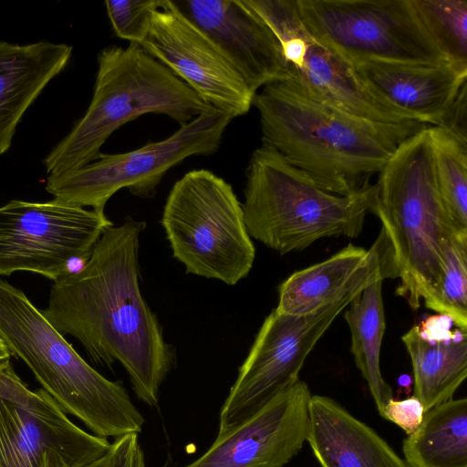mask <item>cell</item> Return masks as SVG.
<instances>
[{"label":"cell","instance_id":"44dd1931","mask_svg":"<svg viewBox=\"0 0 467 467\" xmlns=\"http://www.w3.org/2000/svg\"><path fill=\"white\" fill-rule=\"evenodd\" d=\"M72 47L47 40L18 45L0 41V155L42 90L67 65Z\"/></svg>","mask_w":467,"mask_h":467},{"label":"cell","instance_id":"ba28073f","mask_svg":"<svg viewBox=\"0 0 467 467\" xmlns=\"http://www.w3.org/2000/svg\"><path fill=\"white\" fill-rule=\"evenodd\" d=\"M233 118L213 109L183 124L171 136L127 152L104 154L78 169L49 174L46 191L54 200L76 207L105 213L108 201L118 191L151 198L166 172L185 159L217 151Z\"/></svg>","mask_w":467,"mask_h":467},{"label":"cell","instance_id":"8992f818","mask_svg":"<svg viewBox=\"0 0 467 467\" xmlns=\"http://www.w3.org/2000/svg\"><path fill=\"white\" fill-rule=\"evenodd\" d=\"M427 128L404 140L379 172L371 212L394 254L397 294L415 310L437 283L444 242L467 232L456 227L439 192Z\"/></svg>","mask_w":467,"mask_h":467},{"label":"cell","instance_id":"8fae6325","mask_svg":"<svg viewBox=\"0 0 467 467\" xmlns=\"http://www.w3.org/2000/svg\"><path fill=\"white\" fill-rule=\"evenodd\" d=\"M113 223L105 213L12 200L0 206V275L31 272L55 282L88 261Z\"/></svg>","mask_w":467,"mask_h":467},{"label":"cell","instance_id":"4316f807","mask_svg":"<svg viewBox=\"0 0 467 467\" xmlns=\"http://www.w3.org/2000/svg\"><path fill=\"white\" fill-rule=\"evenodd\" d=\"M157 0H108L106 11L112 29L120 39L140 44L150 10Z\"/></svg>","mask_w":467,"mask_h":467},{"label":"cell","instance_id":"6da1fadb","mask_svg":"<svg viewBox=\"0 0 467 467\" xmlns=\"http://www.w3.org/2000/svg\"><path fill=\"white\" fill-rule=\"evenodd\" d=\"M145 228L131 217L108 228L80 268L53 282L42 313L63 336L80 342L93 363H120L139 400L155 406L175 351L140 287Z\"/></svg>","mask_w":467,"mask_h":467},{"label":"cell","instance_id":"9a60e30c","mask_svg":"<svg viewBox=\"0 0 467 467\" xmlns=\"http://www.w3.org/2000/svg\"><path fill=\"white\" fill-rule=\"evenodd\" d=\"M311 397L298 379L182 467H284L307 440Z\"/></svg>","mask_w":467,"mask_h":467},{"label":"cell","instance_id":"52a82bcc","mask_svg":"<svg viewBox=\"0 0 467 467\" xmlns=\"http://www.w3.org/2000/svg\"><path fill=\"white\" fill-rule=\"evenodd\" d=\"M161 224L187 274L234 285L254 265L242 203L232 185L211 171H191L173 184Z\"/></svg>","mask_w":467,"mask_h":467},{"label":"cell","instance_id":"ffe728a7","mask_svg":"<svg viewBox=\"0 0 467 467\" xmlns=\"http://www.w3.org/2000/svg\"><path fill=\"white\" fill-rule=\"evenodd\" d=\"M306 441L321 467H408L373 429L327 396L311 397Z\"/></svg>","mask_w":467,"mask_h":467},{"label":"cell","instance_id":"d6986e66","mask_svg":"<svg viewBox=\"0 0 467 467\" xmlns=\"http://www.w3.org/2000/svg\"><path fill=\"white\" fill-rule=\"evenodd\" d=\"M443 316L430 317L402 337L410 356L413 396L425 411L452 399L467 377V330Z\"/></svg>","mask_w":467,"mask_h":467},{"label":"cell","instance_id":"ac0fdd59","mask_svg":"<svg viewBox=\"0 0 467 467\" xmlns=\"http://www.w3.org/2000/svg\"><path fill=\"white\" fill-rule=\"evenodd\" d=\"M387 278H398V270L380 231L368 250L348 244L329 258L293 273L278 288L275 310L292 316L311 314L359 284Z\"/></svg>","mask_w":467,"mask_h":467},{"label":"cell","instance_id":"7a4b0ae2","mask_svg":"<svg viewBox=\"0 0 467 467\" xmlns=\"http://www.w3.org/2000/svg\"><path fill=\"white\" fill-rule=\"evenodd\" d=\"M253 105L263 144L321 189L341 196L370 184L398 147L427 128L419 121L385 124L358 118L316 100L289 80L263 87Z\"/></svg>","mask_w":467,"mask_h":467},{"label":"cell","instance_id":"603a6c76","mask_svg":"<svg viewBox=\"0 0 467 467\" xmlns=\"http://www.w3.org/2000/svg\"><path fill=\"white\" fill-rule=\"evenodd\" d=\"M382 283L383 280H377L367 285L344 312L356 366L368 383L379 416L394 399L393 390L380 370V349L386 328Z\"/></svg>","mask_w":467,"mask_h":467},{"label":"cell","instance_id":"5bb4252c","mask_svg":"<svg viewBox=\"0 0 467 467\" xmlns=\"http://www.w3.org/2000/svg\"><path fill=\"white\" fill-rule=\"evenodd\" d=\"M139 45L202 99L233 119L246 114L253 105L255 93L174 1L157 0Z\"/></svg>","mask_w":467,"mask_h":467},{"label":"cell","instance_id":"5b68a950","mask_svg":"<svg viewBox=\"0 0 467 467\" xmlns=\"http://www.w3.org/2000/svg\"><path fill=\"white\" fill-rule=\"evenodd\" d=\"M242 203L250 237L281 254L331 236L357 237L376 201V184L341 196L321 189L275 149L250 158Z\"/></svg>","mask_w":467,"mask_h":467},{"label":"cell","instance_id":"2e32d148","mask_svg":"<svg viewBox=\"0 0 467 467\" xmlns=\"http://www.w3.org/2000/svg\"><path fill=\"white\" fill-rule=\"evenodd\" d=\"M174 2L218 47L254 93L290 78L277 37L244 0Z\"/></svg>","mask_w":467,"mask_h":467},{"label":"cell","instance_id":"30bf717a","mask_svg":"<svg viewBox=\"0 0 467 467\" xmlns=\"http://www.w3.org/2000/svg\"><path fill=\"white\" fill-rule=\"evenodd\" d=\"M371 283L350 288L311 314L292 316L273 309L265 318L222 406L218 434L240 424L296 383L317 341L350 301Z\"/></svg>","mask_w":467,"mask_h":467},{"label":"cell","instance_id":"9c48e42d","mask_svg":"<svg viewBox=\"0 0 467 467\" xmlns=\"http://www.w3.org/2000/svg\"><path fill=\"white\" fill-rule=\"evenodd\" d=\"M296 5L313 37L349 64L450 62L412 0H296Z\"/></svg>","mask_w":467,"mask_h":467},{"label":"cell","instance_id":"484cf974","mask_svg":"<svg viewBox=\"0 0 467 467\" xmlns=\"http://www.w3.org/2000/svg\"><path fill=\"white\" fill-rule=\"evenodd\" d=\"M432 40L450 61L467 66V0H412Z\"/></svg>","mask_w":467,"mask_h":467},{"label":"cell","instance_id":"e0dca14e","mask_svg":"<svg viewBox=\"0 0 467 467\" xmlns=\"http://www.w3.org/2000/svg\"><path fill=\"white\" fill-rule=\"evenodd\" d=\"M351 65L360 82L379 100L414 120L441 128L467 85V66L451 62L361 61Z\"/></svg>","mask_w":467,"mask_h":467},{"label":"cell","instance_id":"f1b7e54d","mask_svg":"<svg viewBox=\"0 0 467 467\" xmlns=\"http://www.w3.org/2000/svg\"><path fill=\"white\" fill-rule=\"evenodd\" d=\"M425 412L420 400L412 395L403 400H391L380 416L398 425L410 435L420 427Z\"/></svg>","mask_w":467,"mask_h":467},{"label":"cell","instance_id":"f546056e","mask_svg":"<svg viewBox=\"0 0 467 467\" xmlns=\"http://www.w3.org/2000/svg\"><path fill=\"white\" fill-rule=\"evenodd\" d=\"M11 354L5 344L0 338V369L10 364Z\"/></svg>","mask_w":467,"mask_h":467},{"label":"cell","instance_id":"7402d4cb","mask_svg":"<svg viewBox=\"0 0 467 467\" xmlns=\"http://www.w3.org/2000/svg\"><path fill=\"white\" fill-rule=\"evenodd\" d=\"M408 467H467V400L451 399L427 410L402 442Z\"/></svg>","mask_w":467,"mask_h":467},{"label":"cell","instance_id":"cb8c5ba5","mask_svg":"<svg viewBox=\"0 0 467 467\" xmlns=\"http://www.w3.org/2000/svg\"><path fill=\"white\" fill-rule=\"evenodd\" d=\"M427 131L441 196L456 227L467 231V144L441 127Z\"/></svg>","mask_w":467,"mask_h":467},{"label":"cell","instance_id":"d4e9b609","mask_svg":"<svg viewBox=\"0 0 467 467\" xmlns=\"http://www.w3.org/2000/svg\"><path fill=\"white\" fill-rule=\"evenodd\" d=\"M425 306L467 330V232H456L444 242L441 272Z\"/></svg>","mask_w":467,"mask_h":467},{"label":"cell","instance_id":"4dcf8cb0","mask_svg":"<svg viewBox=\"0 0 467 467\" xmlns=\"http://www.w3.org/2000/svg\"><path fill=\"white\" fill-rule=\"evenodd\" d=\"M141 467H146V464H145V463H143V464L141 465Z\"/></svg>","mask_w":467,"mask_h":467},{"label":"cell","instance_id":"7c38bea8","mask_svg":"<svg viewBox=\"0 0 467 467\" xmlns=\"http://www.w3.org/2000/svg\"><path fill=\"white\" fill-rule=\"evenodd\" d=\"M110 445L74 424L45 389H29L11 363L0 369V467H84Z\"/></svg>","mask_w":467,"mask_h":467},{"label":"cell","instance_id":"4fadbf2b","mask_svg":"<svg viewBox=\"0 0 467 467\" xmlns=\"http://www.w3.org/2000/svg\"><path fill=\"white\" fill-rule=\"evenodd\" d=\"M277 37L290 78L306 95L367 120L399 124L414 120L374 97L353 66L317 41L305 26L296 0H244Z\"/></svg>","mask_w":467,"mask_h":467},{"label":"cell","instance_id":"3957f363","mask_svg":"<svg viewBox=\"0 0 467 467\" xmlns=\"http://www.w3.org/2000/svg\"><path fill=\"white\" fill-rule=\"evenodd\" d=\"M0 338L61 407L95 435L140 433L144 418L121 381H112L75 350L19 288L0 278Z\"/></svg>","mask_w":467,"mask_h":467},{"label":"cell","instance_id":"83f0119b","mask_svg":"<svg viewBox=\"0 0 467 467\" xmlns=\"http://www.w3.org/2000/svg\"><path fill=\"white\" fill-rule=\"evenodd\" d=\"M143 463L138 433H129L116 438L104 455L84 467H141Z\"/></svg>","mask_w":467,"mask_h":467},{"label":"cell","instance_id":"277c9868","mask_svg":"<svg viewBox=\"0 0 467 467\" xmlns=\"http://www.w3.org/2000/svg\"><path fill=\"white\" fill-rule=\"evenodd\" d=\"M213 109L139 44L109 46L98 55L86 113L44 159L46 171L58 174L98 160L108 138L143 114H163L182 126Z\"/></svg>","mask_w":467,"mask_h":467}]
</instances>
